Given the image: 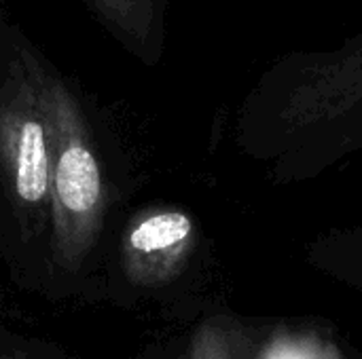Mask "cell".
I'll return each instance as SVG.
<instances>
[{"mask_svg": "<svg viewBox=\"0 0 362 359\" xmlns=\"http://www.w3.org/2000/svg\"><path fill=\"white\" fill-rule=\"evenodd\" d=\"M40 78L53 135L51 248L64 269L76 271L102 231L106 186L78 97L45 63Z\"/></svg>", "mask_w": 362, "mask_h": 359, "instance_id": "1", "label": "cell"}, {"mask_svg": "<svg viewBox=\"0 0 362 359\" xmlns=\"http://www.w3.org/2000/svg\"><path fill=\"white\" fill-rule=\"evenodd\" d=\"M51 171L53 135L40 61L21 51L0 87V178L32 233L51 218Z\"/></svg>", "mask_w": 362, "mask_h": 359, "instance_id": "2", "label": "cell"}, {"mask_svg": "<svg viewBox=\"0 0 362 359\" xmlns=\"http://www.w3.org/2000/svg\"><path fill=\"white\" fill-rule=\"evenodd\" d=\"M193 243L195 224L185 212H146L125 231L123 271L136 286H163L182 271Z\"/></svg>", "mask_w": 362, "mask_h": 359, "instance_id": "3", "label": "cell"}, {"mask_svg": "<svg viewBox=\"0 0 362 359\" xmlns=\"http://www.w3.org/2000/svg\"><path fill=\"white\" fill-rule=\"evenodd\" d=\"M100 21L136 53H148L161 36V0H87Z\"/></svg>", "mask_w": 362, "mask_h": 359, "instance_id": "4", "label": "cell"}, {"mask_svg": "<svg viewBox=\"0 0 362 359\" xmlns=\"http://www.w3.org/2000/svg\"><path fill=\"white\" fill-rule=\"evenodd\" d=\"M261 359H341L339 353L314 339H280L267 345Z\"/></svg>", "mask_w": 362, "mask_h": 359, "instance_id": "5", "label": "cell"}]
</instances>
